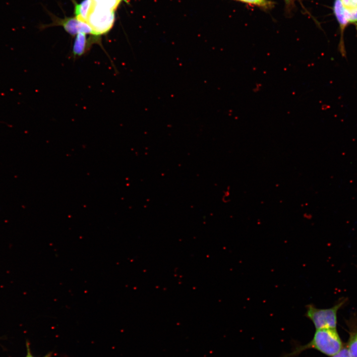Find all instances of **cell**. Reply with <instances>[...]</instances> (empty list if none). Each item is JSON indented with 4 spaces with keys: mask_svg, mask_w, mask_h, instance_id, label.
I'll return each instance as SVG.
<instances>
[{
    "mask_svg": "<svg viewBox=\"0 0 357 357\" xmlns=\"http://www.w3.org/2000/svg\"><path fill=\"white\" fill-rule=\"evenodd\" d=\"M343 12L349 24H354L357 28V7L353 8L343 7Z\"/></svg>",
    "mask_w": 357,
    "mask_h": 357,
    "instance_id": "9c48e42d",
    "label": "cell"
},
{
    "mask_svg": "<svg viewBox=\"0 0 357 357\" xmlns=\"http://www.w3.org/2000/svg\"><path fill=\"white\" fill-rule=\"evenodd\" d=\"M114 21V11L101 9L93 5L87 22L92 29V35L99 37L110 31Z\"/></svg>",
    "mask_w": 357,
    "mask_h": 357,
    "instance_id": "3957f363",
    "label": "cell"
},
{
    "mask_svg": "<svg viewBox=\"0 0 357 357\" xmlns=\"http://www.w3.org/2000/svg\"><path fill=\"white\" fill-rule=\"evenodd\" d=\"M347 348L351 357H357V332L350 337Z\"/></svg>",
    "mask_w": 357,
    "mask_h": 357,
    "instance_id": "30bf717a",
    "label": "cell"
},
{
    "mask_svg": "<svg viewBox=\"0 0 357 357\" xmlns=\"http://www.w3.org/2000/svg\"><path fill=\"white\" fill-rule=\"evenodd\" d=\"M333 12L339 23L341 33L338 50L343 57H346V52L344 41V32L349 23L345 17L343 7L340 0H335L333 5Z\"/></svg>",
    "mask_w": 357,
    "mask_h": 357,
    "instance_id": "5b68a950",
    "label": "cell"
},
{
    "mask_svg": "<svg viewBox=\"0 0 357 357\" xmlns=\"http://www.w3.org/2000/svg\"><path fill=\"white\" fill-rule=\"evenodd\" d=\"M285 2L286 6L288 7H290L293 6L296 0H284Z\"/></svg>",
    "mask_w": 357,
    "mask_h": 357,
    "instance_id": "5bb4252c",
    "label": "cell"
},
{
    "mask_svg": "<svg viewBox=\"0 0 357 357\" xmlns=\"http://www.w3.org/2000/svg\"><path fill=\"white\" fill-rule=\"evenodd\" d=\"M92 7V0H84L79 4H76L75 7V17L80 20L87 22Z\"/></svg>",
    "mask_w": 357,
    "mask_h": 357,
    "instance_id": "52a82bcc",
    "label": "cell"
},
{
    "mask_svg": "<svg viewBox=\"0 0 357 357\" xmlns=\"http://www.w3.org/2000/svg\"><path fill=\"white\" fill-rule=\"evenodd\" d=\"M244 3L255 5L263 8H269L273 5V3L268 0H237Z\"/></svg>",
    "mask_w": 357,
    "mask_h": 357,
    "instance_id": "8fae6325",
    "label": "cell"
},
{
    "mask_svg": "<svg viewBox=\"0 0 357 357\" xmlns=\"http://www.w3.org/2000/svg\"><path fill=\"white\" fill-rule=\"evenodd\" d=\"M122 0H92V1L94 6L114 11Z\"/></svg>",
    "mask_w": 357,
    "mask_h": 357,
    "instance_id": "ba28073f",
    "label": "cell"
},
{
    "mask_svg": "<svg viewBox=\"0 0 357 357\" xmlns=\"http://www.w3.org/2000/svg\"><path fill=\"white\" fill-rule=\"evenodd\" d=\"M92 41L94 40H87L86 34H77L72 47V56L75 58L83 55L90 49Z\"/></svg>",
    "mask_w": 357,
    "mask_h": 357,
    "instance_id": "8992f818",
    "label": "cell"
},
{
    "mask_svg": "<svg viewBox=\"0 0 357 357\" xmlns=\"http://www.w3.org/2000/svg\"><path fill=\"white\" fill-rule=\"evenodd\" d=\"M60 24L72 36L76 35L80 33L92 35L93 33L91 26L87 22L80 20L76 17L62 20Z\"/></svg>",
    "mask_w": 357,
    "mask_h": 357,
    "instance_id": "277c9868",
    "label": "cell"
},
{
    "mask_svg": "<svg viewBox=\"0 0 357 357\" xmlns=\"http://www.w3.org/2000/svg\"><path fill=\"white\" fill-rule=\"evenodd\" d=\"M331 357H351L347 347L343 348L337 354L331 356Z\"/></svg>",
    "mask_w": 357,
    "mask_h": 357,
    "instance_id": "4fadbf2b",
    "label": "cell"
},
{
    "mask_svg": "<svg viewBox=\"0 0 357 357\" xmlns=\"http://www.w3.org/2000/svg\"><path fill=\"white\" fill-rule=\"evenodd\" d=\"M343 343L336 328L316 330L312 340L307 344L299 346L283 357H293L307 349H315L328 356H332L343 348Z\"/></svg>",
    "mask_w": 357,
    "mask_h": 357,
    "instance_id": "6da1fadb",
    "label": "cell"
},
{
    "mask_svg": "<svg viewBox=\"0 0 357 357\" xmlns=\"http://www.w3.org/2000/svg\"><path fill=\"white\" fill-rule=\"evenodd\" d=\"M343 7L353 8L357 7V0H340Z\"/></svg>",
    "mask_w": 357,
    "mask_h": 357,
    "instance_id": "7c38bea8",
    "label": "cell"
},
{
    "mask_svg": "<svg viewBox=\"0 0 357 357\" xmlns=\"http://www.w3.org/2000/svg\"><path fill=\"white\" fill-rule=\"evenodd\" d=\"M342 299L334 306L328 308H319L309 304L306 306L305 316L313 323L316 330L324 328H336L337 313L346 302Z\"/></svg>",
    "mask_w": 357,
    "mask_h": 357,
    "instance_id": "7a4b0ae2",
    "label": "cell"
}]
</instances>
